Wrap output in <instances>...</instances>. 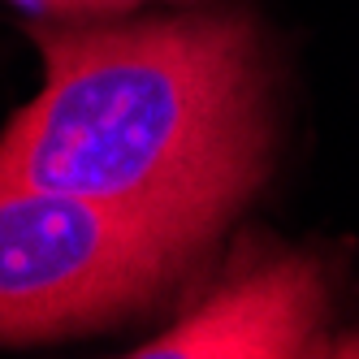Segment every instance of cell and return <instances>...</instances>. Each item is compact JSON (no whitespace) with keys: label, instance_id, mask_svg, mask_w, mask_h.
<instances>
[{"label":"cell","instance_id":"3957f363","mask_svg":"<svg viewBox=\"0 0 359 359\" xmlns=\"http://www.w3.org/2000/svg\"><path fill=\"white\" fill-rule=\"evenodd\" d=\"M329 281L312 255L277 251L217 286L135 355H325Z\"/></svg>","mask_w":359,"mask_h":359},{"label":"cell","instance_id":"6da1fadb","mask_svg":"<svg viewBox=\"0 0 359 359\" xmlns=\"http://www.w3.org/2000/svg\"><path fill=\"white\" fill-rule=\"evenodd\" d=\"M35 43L43 91L0 135V182L217 243L273 173V65L247 13L35 27Z\"/></svg>","mask_w":359,"mask_h":359},{"label":"cell","instance_id":"277c9868","mask_svg":"<svg viewBox=\"0 0 359 359\" xmlns=\"http://www.w3.org/2000/svg\"><path fill=\"white\" fill-rule=\"evenodd\" d=\"M22 5H31L48 18H65V22H100V18H121V13L147 5V0H22Z\"/></svg>","mask_w":359,"mask_h":359},{"label":"cell","instance_id":"7a4b0ae2","mask_svg":"<svg viewBox=\"0 0 359 359\" xmlns=\"http://www.w3.org/2000/svg\"><path fill=\"white\" fill-rule=\"evenodd\" d=\"M212 247L61 191L0 182V346L79 338L143 316Z\"/></svg>","mask_w":359,"mask_h":359},{"label":"cell","instance_id":"5b68a950","mask_svg":"<svg viewBox=\"0 0 359 359\" xmlns=\"http://www.w3.org/2000/svg\"><path fill=\"white\" fill-rule=\"evenodd\" d=\"M325 355H346V359H359V329L338 333V338H329V342H325Z\"/></svg>","mask_w":359,"mask_h":359}]
</instances>
